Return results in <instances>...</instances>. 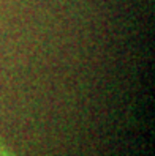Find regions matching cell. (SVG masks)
<instances>
[{"label": "cell", "instance_id": "cell-1", "mask_svg": "<svg viewBox=\"0 0 155 156\" xmlns=\"http://www.w3.org/2000/svg\"><path fill=\"white\" fill-rule=\"evenodd\" d=\"M0 156H21V154H17L14 150H11L10 147L0 139Z\"/></svg>", "mask_w": 155, "mask_h": 156}]
</instances>
